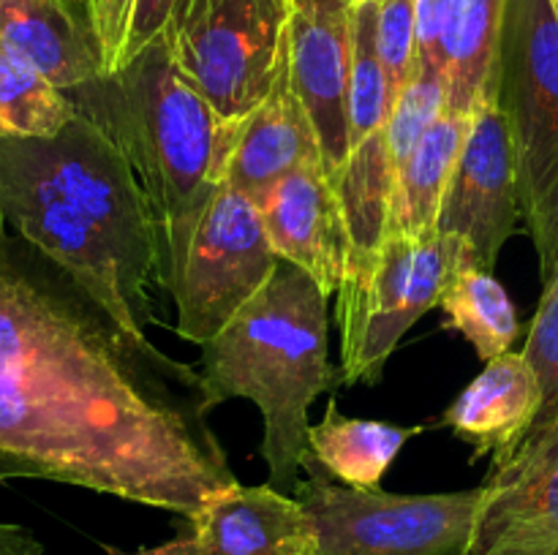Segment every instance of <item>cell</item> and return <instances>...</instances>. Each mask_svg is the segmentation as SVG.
Masks as SVG:
<instances>
[{"label":"cell","instance_id":"cell-1","mask_svg":"<svg viewBox=\"0 0 558 555\" xmlns=\"http://www.w3.org/2000/svg\"><path fill=\"white\" fill-rule=\"evenodd\" d=\"M199 370L123 324L0 221V479L191 517L238 482Z\"/></svg>","mask_w":558,"mask_h":555},{"label":"cell","instance_id":"cell-2","mask_svg":"<svg viewBox=\"0 0 558 555\" xmlns=\"http://www.w3.org/2000/svg\"><path fill=\"white\" fill-rule=\"evenodd\" d=\"M69 96L129 161L156 234L158 286L169 294L223 185L234 125L185 82L161 38Z\"/></svg>","mask_w":558,"mask_h":555},{"label":"cell","instance_id":"cell-3","mask_svg":"<svg viewBox=\"0 0 558 555\" xmlns=\"http://www.w3.org/2000/svg\"><path fill=\"white\" fill-rule=\"evenodd\" d=\"M327 297L281 259L265 288L202 348L199 373L216 403L245 397L262 414L259 455L270 484L294 495L308 449V408L336 390Z\"/></svg>","mask_w":558,"mask_h":555},{"label":"cell","instance_id":"cell-4","mask_svg":"<svg viewBox=\"0 0 558 555\" xmlns=\"http://www.w3.org/2000/svg\"><path fill=\"white\" fill-rule=\"evenodd\" d=\"M515 161L521 221L543 283L558 267V11L550 0H507L494 87Z\"/></svg>","mask_w":558,"mask_h":555},{"label":"cell","instance_id":"cell-5","mask_svg":"<svg viewBox=\"0 0 558 555\" xmlns=\"http://www.w3.org/2000/svg\"><path fill=\"white\" fill-rule=\"evenodd\" d=\"M292 14V0H178L161 41L213 112L238 125L287 71Z\"/></svg>","mask_w":558,"mask_h":555},{"label":"cell","instance_id":"cell-6","mask_svg":"<svg viewBox=\"0 0 558 555\" xmlns=\"http://www.w3.org/2000/svg\"><path fill=\"white\" fill-rule=\"evenodd\" d=\"M0 221L69 272L123 324L140 332L158 324L150 292L156 283L120 254L93 218L54 188L27 152L25 139L0 136Z\"/></svg>","mask_w":558,"mask_h":555},{"label":"cell","instance_id":"cell-7","mask_svg":"<svg viewBox=\"0 0 558 555\" xmlns=\"http://www.w3.org/2000/svg\"><path fill=\"white\" fill-rule=\"evenodd\" d=\"M303 471L294 498L316 522V555H466L483 484L423 495L360 490L336 482L311 455Z\"/></svg>","mask_w":558,"mask_h":555},{"label":"cell","instance_id":"cell-8","mask_svg":"<svg viewBox=\"0 0 558 555\" xmlns=\"http://www.w3.org/2000/svg\"><path fill=\"white\" fill-rule=\"evenodd\" d=\"M461 261L466 256L456 237L436 232L420 239L390 229L371 270L357 281H343L336 294L338 386L379 384L398 343L441 303Z\"/></svg>","mask_w":558,"mask_h":555},{"label":"cell","instance_id":"cell-9","mask_svg":"<svg viewBox=\"0 0 558 555\" xmlns=\"http://www.w3.org/2000/svg\"><path fill=\"white\" fill-rule=\"evenodd\" d=\"M278 264L259 205L223 183L202 215L183 272L169 292L178 313L174 332L205 346L270 283Z\"/></svg>","mask_w":558,"mask_h":555},{"label":"cell","instance_id":"cell-10","mask_svg":"<svg viewBox=\"0 0 558 555\" xmlns=\"http://www.w3.org/2000/svg\"><path fill=\"white\" fill-rule=\"evenodd\" d=\"M558 550V417L534 422L490 462L466 555H554Z\"/></svg>","mask_w":558,"mask_h":555},{"label":"cell","instance_id":"cell-11","mask_svg":"<svg viewBox=\"0 0 558 555\" xmlns=\"http://www.w3.org/2000/svg\"><path fill=\"white\" fill-rule=\"evenodd\" d=\"M521 221L510 134L496 101L477 109L441 205L439 232L463 245L469 264L494 272Z\"/></svg>","mask_w":558,"mask_h":555},{"label":"cell","instance_id":"cell-12","mask_svg":"<svg viewBox=\"0 0 558 555\" xmlns=\"http://www.w3.org/2000/svg\"><path fill=\"white\" fill-rule=\"evenodd\" d=\"M256 205L278 259L308 272L327 297H336L349 264V229L325 166L311 163L287 174Z\"/></svg>","mask_w":558,"mask_h":555},{"label":"cell","instance_id":"cell-13","mask_svg":"<svg viewBox=\"0 0 558 555\" xmlns=\"http://www.w3.org/2000/svg\"><path fill=\"white\" fill-rule=\"evenodd\" d=\"M289 82L314 125L325 172L336 180L347 166L352 139V14L294 9L289 27Z\"/></svg>","mask_w":558,"mask_h":555},{"label":"cell","instance_id":"cell-14","mask_svg":"<svg viewBox=\"0 0 558 555\" xmlns=\"http://www.w3.org/2000/svg\"><path fill=\"white\" fill-rule=\"evenodd\" d=\"M199 555H316L314 517L267 484H229L185 517Z\"/></svg>","mask_w":558,"mask_h":555},{"label":"cell","instance_id":"cell-15","mask_svg":"<svg viewBox=\"0 0 558 555\" xmlns=\"http://www.w3.org/2000/svg\"><path fill=\"white\" fill-rule=\"evenodd\" d=\"M543 411V386L523 351L488 359L483 373L425 428H447L472 446V460H505Z\"/></svg>","mask_w":558,"mask_h":555},{"label":"cell","instance_id":"cell-16","mask_svg":"<svg viewBox=\"0 0 558 555\" xmlns=\"http://www.w3.org/2000/svg\"><path fill=\"white\" fill-rule=\"evenodd\" d=\"M311 163H322V150L314 125L292 90L287 63L265 103L234 125L223 183L259 201L278 180Z\"/></svg>","mask_w":558,"mask_h":555},{"label":"cell","instance_id":"cell-17","mask_svg":"<svg viewBox=\"0 0 558 555\" xmlns=\"http://www.w3.org/2000/svg\"><path fill=\"white\" fill-rule=\"evenodd\" d=\"M0 44L65 92L101 76L85 33L60 0H0Z\"/></svg>","mask_w":558,"mask_h":555},{"label":"cell","instance_id":"cell-18","mask_svg":"<svg viewBox=\"0 0 558 555\" xmlns=\"http://www.w3.org/2000/svg\"><path fill=\"white\" fill-rule=\"evenodd\" d=\"M472 120L474 118H469V114L447 107L445 114L420 139V145L414 147V152L396 177L390 229L420 239L439 232L441 205H445L458 158L466 145Z\"/></svg>","mask_w":558,"mask_h":555},{"label":"cell","instance_id":"cell-19","mask_svg":"<svg viewBox=\"0 0 558 555\" xmlns=\"http://www.w3.org/2000/svg\"><path fill=\"white\" fill-rule=\"evenodd\" d=\"M425 430V424H396L381 419H354L327 403L325 419L308 428L311 457L336 482L349 488H379L398 452Z\"/></svg>","mask_w":558,"mask_h":555},{"label":"cell","instance_id":"cell-20","mask_svg":"<svg viewBox=\"0 0 558 555\" xmlns=\"http://www.w3.org/2000/svg\"><path fill=\"white\" fill-rule=\"evenodd\" d=\"M507 0H450L445 33L447 107L474 118L485 101H494L496 58Z\"/></svg>","mask_w":558,"mask_h":555},{"label":"cell","instance_id":"cell-21","mask_svg":"<svg viewBox=\"0 0 558 555\" xmlns=\"http://www.w3.org/2000/svg\"><path fill=\"white\" fill-rule=\"evenodd\" d=\"M439 308L445 310L447 330L461 332L483 362L512 351L518 337L515 305L490 270L461 261Z\"/></svg>","mask_w":558,"mask_h":555},{"label":"cell","instance_id":"cell-22","mask_svg":"<svg viewBox=\"0 0 558 555\" xmlns=\"http://www.w3.org/2000/svg\"><path fill=\"white\" fill-rule=\"evenodd\" d=\"M74 114L76 107L69 92L0 44V136L49 139L58 136Z\"/></svg>","mask_w":558,"mask_h":555},{"label":"cell","instance_id":"cell-23","mask_svg":"<svg viewBox=\"0 0 558 555\" xmlns=\"http://www.w3.org/2000/svg\"><path fill=\"white\" fill-rule=\"evenodd\" d=\"M445 74L417 63L412 82L398 96V101L392 103L390 118H387V145H390V161L392 169H396V177L403 169V163L409 161V156L414 152V147L420 145V139L428 134L430 125L445 114Z\"/></svg>","mask_w":558,"mask_h":555},{"label":"cell","instance_id":"cell-24","mask_svg":"<svg viewBox=\"0 0 558 555\" xmlns=\"http://www.w3.org/2000/svg\"><path fill=\"white\" fill-rule=\"evenodd\" d=\"M376 3H379L376 47L387 79V101L392 107L417 71V22H414L417 0H376Z\"/></svg>","mask_w":558,"mask_h":555},{"label":"cell","instance_id":"cell-25","mask_svg":"<svg viewBox=\"0 0 558 555\" xmlns=\"http://www.w3.org/2000/svg\"><path fill=\"white\" fill-rule=\"evenodd\" d=\"M523 354L532 362L539 386H543V411H539L537 422L558 417V267L545 281Z\"/></svg>","mask_w":558,"mask_h":555},{"label":"cell","instance_id":"cell-26","mask_svg":"<svg viewBox=\"0 0 558 555\" xmlns=\"http://www.w3.org/2000/svg\"><path fill=\"white\" fill-rule=\"evenodd\" d=\"M134 3L136 0H82V33L101 65V76L123 69Z\"/></svg>","mask_w":558,"mask_h":555},{"label":"cell","instance_id":"cell-27","mask_svg":"<svg viewBox=\"0 0 558 555\" xmlns=\"http://www.w3.org/2000/svg\"><path fill=\"white\" fill-rule=\"evenodd\" d=\"M450 20V0H417V63L445 74V33Z\"/></svg>","mask_w":558,"mask_h":555},{"label":"cell","instance_id":"cell-28","mask_svg":"<svg viewBox=\"0 0 558 555\" xmlns=\"http://www.w3.org/2000/svg\"><path fill=\"white\" fill-rule=\"evenodd\" d=\"M174 3H178V0H136L134 16H131L129 44H125V63H129L134 54H140L145 47H150L156 38H161L169 16H172Z\"/></svg>","mask_w":558,"mask_h":555},{"label":"cell","instance_id":"cell-29","mask_svg":"<svg viewBox=\"0 0 558 555\" xmlns=\"http://www.w3.org/2000/svg\"><path fill=\"white\" fill-rule=\"evenodd\" d=\"M0 555H44V547L27 528L0 522Z\"/></svg>","mask_w":558,"mask_h":555},{"label":"cell","instance_id":"cell-30","mask_svg":"<svg viewBox=\"0 0 558 555\" xmlns=\"http://www.w3.org/2000/svg\"><path fill=\"white\" fill-rule=\"evenodd\" d=\"M107 555H199V553H196L194 533H191L189 528L185 533L158 544V547H142V550H134V553H125V550H118V547H107Z\"/></svg>","mask_w":558,"mask_h":555},{"label":"cell","instance_id":"cell-31","mask_svg":"<svg viewBox=\"0 0 558 555\" xmlns=\"http://www.w3.org/2000/svg\"><path fill=\"white\" fill-rule=\"evenodd\" d=\"M294 9L316 11V14H352L363 0H292Z\"/></svg>","mask_w":558,"mask_h":555},{"label":"cell","instance_id":"cell-32","mask_svg":"<svg viewBox=\"0 0 558 555\" xmlns=\"http://www.w3.org/2000/svg\"><path fill=\"white\" fill-rule=\"evenodd\" d=\"M60 3L65 5V11H69L71 16H74L76 25H80V30H82V0H60Z\"/></svg>","mask_w":558,"mask_h":555},{"label":"cell","instance_id":"cell-33","mask_svg":"<svg viewBox=\"0 0 558 555\" xmlns=\"http://www.w3.org/2000/svg\"><path fill=\"white\" fill-rule=\"evenodd\" d=\"M550 3H554V9L558 11V0H550Z\"/></svg>","mask_w":558,"mask_h":555},{"label":"cell","instance_id":"cell-34","mask_svg":"<svg viewBox=\"0 0 558 555\" xmlns=\"http://www.w3.org/2000/svg\"><path fill=\"white\" fill-rule=\"evenodd\" d=\"M554 555H558V550H556V553H554Z\"/></svg>","mask_w":558,"mask_h":555}]
</instances>
